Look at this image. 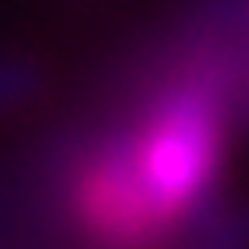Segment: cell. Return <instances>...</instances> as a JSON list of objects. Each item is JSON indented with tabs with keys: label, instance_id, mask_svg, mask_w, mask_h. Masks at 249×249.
Listing matches in <instances>:
<instances>
[{
	"label": "cell",
	"instance_id": "obj_1",
	"mask_svg": "<svg viewBox=\"0 0 249 249\" xmlns=\"http://www.w3.org/2000/svg\"><path fill=\"white\" fill-rule=\"evenodd\" d=\"M149 79L127 114L96 127L66 166V210L88 249H171L219 206L249 61L232 4Z\"/></svg>",
	"mask_w": 249,
	"mask_h": 249
},
{
	"label": "cell",
	"instance_id": "obj_3",
	"mask_svg": "<svg viewBox=\"0 0 249 249\" xmlns=\"http://www.w3.org/2000/svg\"><path fill=\"white\" fill-rule=\"evenodd\" d=\"M39 92V70L22 57H0V114L26 105Z\"/></svg>",
	"mask_w": 249,
	"mask_h": 249
},
{
	"label": "cell",
	"instance_id": "obj_2",
	"mask_svg": "<svg viewBox=\"0 0 249 249\" xmlns=\"http://www.w3.org/2000/svg\"><path fill=\"white\" fill-rule=\"evenodd\" d=\"M184 249H249V206H214L193 236L184 241Z\"/></svg>",
	"mask_w": 249,
	"mask_h": 249
}]
</instances>
